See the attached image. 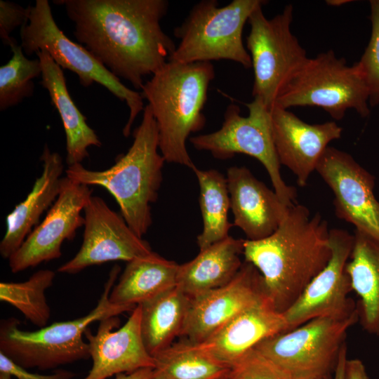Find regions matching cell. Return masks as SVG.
<instances>
[{
  "label": "cell",
  "mask_w": 379,
  "mask_h": 379,
  "mask_svg": "<svg viewBox=\"0 0 379 379\" xmlns=\"http://www.w3.org/2000/svg\"><path fill=\"white\" fill-rule=\"evenodd\" d=\"M331 376H324L320 375H308L294 377V379H328Z\"/></svg>",
  "instance_id": "obj_39"
},
{
  "label": "cell",
  "mask_w": 379,
  "mask_h": 379,
  "mask_svg": "<svg viewBox=\"0 0 379 379\" xmlns=\"http://www.w3.org/2000/svg\"><path fill=\"white\" fill-rule=\"evenodd\" d=\"M263 0H233L219 6L216 0L194 5L181 25L174 29L180 43L170 61L179 63L232 60L246 69L252 67L242 39L243 29L252 12Z\"/></svg>",
  "instance_id": "obj_6"
},
{
  "label": "cell",
  "mask_w": 379,
  "mask_h": 379,
  "mask_svg": "<svg viewBox=\"0 0 379 379\" xmlns=\"http://www.w3.org/2000/svg\"><path fill=\"white\" fill-rule=\"evenodd\" d=\"M316 171L333 193L336 216L379 243V201L373 192L374 176L350 154L329 146Z\"/></svg>",
  "instance_id": "obj_13"
},
{
  "label": "cell",
  "mask_w": 379,
  "mask_h": 379,
  "mask_svg": "<svg viewBox=\"0 0 379 379\" xmlns=\"http://www.w3.org/2000/svg\"><path fill=\"white\" fill-rule=\"evenodd\" d=\"M154 374V368H144L130 373H119L115 375V379H152Z\"/></svg>",
  "instance_id": "obj_37"
},
{
  "label": "cell",
  "mask_w": 379,
  "mask_h": 379,
  "mask_svg": "<svg viewBox=\"0 0 379 379\" xmlns=\"http://www.w3.org/2000/svg\"><path fill=\"white\" fill-rule=\"evenodd\" d=\"M159 150L157 122L147 105L142 121L133 132L132 145L113 166L92 171L77 164L67 167L65 176L80 184L107 190L119 204L126 223L142 237L152 223L151 204L157 199L163 179L166 161Z\"/></svg>",
  "instance_id": "obj_3"
},
{
  "label": "cell",
  "mask_w": 379,
  "mask_h": 379,
  "mask_svg": "<svg viewBox=\"0 0 379 379\" xmlns=\"http://www.w3.org/2000/svg\"><path fill=\"white\" fill-rule=\"evenodd\" d=\"M152 379H166L162 374L155 370V374Z\"/></svg>",
  "instance_id": "obj_40"
},
{
  "label": "cell",
  "mask_w": 379,
  "mask_h": 379,
  "mask_svg": "<svg viewBox=\"0 0 379 379\" xmlns=\"http://www.w3.org/2000/svg\"><path fill=\"white\" fill-rule=\"evenodd\" d=\"M84 212L81 246L71 260L58 267V272L74 274L92 265L115 260L129 262L152 252L149 244L101 197L92 195Z\"/></svg>",
  "instance_id": "obj_14"
},
{
  "label": "cell",
  "mask_w": 379,
  "mask_h": 379,
  "mask_svg": "<svg viewBox=\"0 0 379 379\" xmlns=\"http://www.w3.org/2000/svg\"><path fill=\"white\" fill-rule=\"evenodd\" d=\"M226 179L233 225L244 232L247 240H260L271 235L290 207L245 166L230 167Z\"/></svg>",
  "instance_id": "obj_19"
},
{
  "label": "cell",
  "mask_w": 379,
  "mask_h": 379,
  "mask_svg": "<svg viewBox=\"0 0 379 379\" xmlns=\"http://www.w3.org/2000/svg\"><path fill=\"white\" fill-rule=\"evenodd\" d=\"M345 379H369L365 366L360 359H347Z\"/></svg>",
  "instance_id": "obj_35"
},
{
  "label": "cell",
  "mask_w": 379,
  "mask_h": 379,
  "mask_svg": "<svg viewBox=\"0 0 379 379\" xmlns=\"http://www.w3.org/2000/svg\"><path fill=\"white\" fill-rule=\"evenodd\" d=\"M248 115L231 103L224 114L221 127L213 132L192 136L190 142L199 151H207L216 159H227L244 154L258 159L265 168L274 192L287 206L295 204L296 189L288 185L281 175L272 128L271 111L262 101L254 98L245 103Z\"/></svg>",
  "instance_id": "obj_9"
},
{
  "label": "cell",
  "mask_w": 379,
  "mask_h": 379,
  "mask_svg": "<svg viewBox=\"0 0 379 379\" xmlns=\"http://www.w3.org/2000/svg\"><path fill=\"white\" fill-rule=\"evenodd\" d=\"M20 35L26 55L45 50L62 69L77 74L84 87L95 82L125 102L129 116L123 134L129 136L136 117L145 108L142 94L126 87L83 45L69 39L55 22L48 1L36 0L29 6L28 20L20 27Z\"/></svg>",
  "instance_id": "obj_8"
},
{
  "label": "cell",
  "mask_w": 379,
  "mask_h": 379,
  "mask_svg": "<svg viewBox=\"0 0 379 379\" xmlns=\"http://www.w3.org/2000/svg\"><path fill=\"white\" fill-rule=\"evenodd\" d=\"M55 273L51 270H40L22 282L0 283V300L18 310L39 328L47 326L51 308L45 292L53 284Z\"/></svg>",
  "instance_id": "obj_29"
},
{
  "label": "cell",
  "mask_w": 379,
  "mask_h": 379,
  "mask_svg": "<svg viewBox=\"0 0 379 379\" xmlns=\"http://www.w3.org/2000/svg\"><path fill=\"white\" fill-rule=\"evenodd\" d=\"M226 379H294L255 348L231 366Z\"/></svg>",
  "instance_id": "obj_32"
},
{
  "label": "cell",
  "mask_w": 379,
  "mask_h": 379,
  "mask_svg": "<svg viewBox=\"0 0 379 379\" xmlns=\"http://www.w3.org/2000/svg\"><path fill=\"white\" fill-rule=\"evenodd\" d=\"M329 239L332 254L328 262L283 312L288 331L315 318H345L357 312V305L348 296L352 287L347 272L354 234L334 228L329 231Z\"/></svg>",
  "instance_id": "obj_12"
},
{
  "label": "cell",
  "mask_w": 379,
  "mask_h": 379,
  "mask_svg": "<svg viewBox=\"0 0 379 379\" xmlns=\"http://www.w3.org/2000/svg\"><path fill=\"white\" fill-rule=\"evenodd\" d=\"M287 331L283 313L264 302L244 311L206 340L192 345L230 368L262 340Z\"/></svg>",
  "instance_id": "obj_20"
},
{
  "label": "cell",
  "mask_w": 379,
  "mask_h": 379,
  "mask_svg": "<svg viewBox=\"0 0 379 379\" xmlns=\"http://www.w3.org/2000/svg\"><path fill=\"white\" fill-rule=\"evenodd\" d=\"M42 173L34 183L26 199L18 204L6 217V230L0 243V254L9 258L21 246L41 215L58 198L64 171L62 157L45 145L40 157Z\"/></svg>",
  "instance_id": "obj_21"
},
{
  "label": "cell",
  "mask_w": 379,
  "mask_h": 379,
  "mask_svg": "<svg viewBox=\"0 0 379 379\" xmlns=\"http://www.w3.org/2000/svg\"><path fill=\"white\" fill-rule=\"evenodd\" d=\"M192 170L199 186L203 230L197 239L201 251L229 237V231L233 226L228 220L230 199L226 177L218 171L202 170L196 166Z\"/></svg>",
  "instance_id": "obj_27"
},
{
  "label": "cell",
  "mask_w": 379,
  "mask_h": 379,
  "mask_svg": "<svg viewBox=\"0 0 379 379\" xmlns=\"http://www.w3.org/2000/svg\"><path fill=\"white\" fill-rule=\"evenodd\" d=\"M243 239L231 236L199 251L192 260L179 265L176 287L194 298L230 283L240 270Z\"/></svg>",
  "instance_id": "obj_23"
},
{
  "label": "cell",
  "mask_w": 379,
  "mask_h": 379,
  "mask_svg": "<svg viewBox=\"0 0 379 379\" xmlns=\"http://www.w3.org/2000/svg\"><path fill=\"white\" fill-rule=\"evenodd\" d=\"M155 370L166 379H218L230 368L184 340L154 357Z\"/></svg>",
  "instance_id": "obj_28"
},
{
  "label": "cell",
  "mask_w": 379,
  "mask_h": 379,
  "mask_svg": "<svg viewBox=\"0 0 379 379\" xmlns=\"http://www.w3.org/2000/svg\"><path fill=\"white\" fill-rule=\"evenodd\" d=\"M354 237L347 272L359 298V321L366 332L379 335V243L356 230Z\"/></svg>",
  "instance_id": "obj_25"
},
{
  "label": "cell",
  "mask_w": 379,
  "mask_h": 379,
  "mask_svg": "<svg viewBox=\"0 0 379 379\" xmlns=\"http://www.w3.org/2000/svg\"><path fill=\"white\" fill-rule=\"evenodd\" d=\"M271 120L280 164L293 173L299 186H305L328 144L341 137L343 128L335 121L307 124L276 105L271 109Z\"/></svg>",
  "instance_id": "obj_18"
},
{
  "label": "cell",
  "mask_w": 379,
  "mask_h": 379,
  "mask_svg": "<svg viewBox=\"0 0 379 379\" xmlns=\"http://www.w3.org/2000/svg\"><path fill=\"white\" fill-rule=\"evenodd\" d=\"M371 34L358 62L364 75L371 107L379 104V0L370 1Z\"/></svg>",
  "instance_id": "obj_31"
},
{
  "label": "cell",
  "mask_w": 379,
  "mask_h": 379,
  "mask_svg": "<svg viewBox=\"0 0 379 379\" xmlns=\"http://www.w3.org/2000/svg\"><path fill=\"white\" fill-rule=\"evenodd\" d=\"M74 34L115 77L142 88L143 79L168 61L176 46L163 30L167 0H57Z\"/></svg>",
  "instance_id": "obj_1"
},
{
  "label": "cell",
  "mask_w": 379,
  "mask_h": 379,
  "mask_svg": "<svg viewBox=\"0 0 379 379\" xmlns=\"http://www.w3.org/2000/svg\"><path fill=\"white\" fill-rule=\"evenodd\" d=\"M347 359V345L345 343L340 351L333 371V376L330 377L328 379H345V368Z\"/></svg>",
  "instance_id": "obj_36"
},
{
  "label": "cell",
  "mask_w": 379,
  "mask_h": 379,
  "mask_svg": "<svg viewBox=\"0 0 379 379\" xmlns=\"http://www.w3.org/2000/svg\"><path fill=\"white\" fill-rule=\"evenodd\" d=\"M226 375H225V376H223V377H222V378H218V379H226Z\"/></svg>",
  "instance_id": "obj_42"
},
{
  "label": "cell",
  "mask_w": 379,
  "mask_h": 379,
  "mask_svg": "<svg viewBox=\"0 0 379 379\" xmlns=\"http://www.w3.org/2000/svg\"><path fill=\"white\" fill-rule=\"evenodd\" d=\"M11 375L6 373H0V379H11Z\"/></svg>",
  "instance_id": "obj_41"
},
{
  "label": "cell",
  "mask_w": 379,
  "mask_h": 379,
  "mask_svg": "<svg viewBox=\"0 0 379 379\" xmlns=\"http://www.w3.org/2000/svg\"><path fill=\"white\" fill-rule=\"evenodd\" d=\"M352 1L349 0H327L326 3L329 6H340L341 5L352 2Z\"/></svg>",
  "instance_id": "obj_38"
},
{
  "label": "cell",
  "mask_w": 379,
  "mask_h": 379,
  "mask_svg": "<svg viewBox=\"0 0 379 379\" xmlns=\"http://www.w3.org/2000/svg\"><path fill=\"white\" fill-rule=\"evenodd\" d=\"M264 302H268L262 275L253 264L245 261L230 283L190 298L180 336L199 344L240 313Z\"/></svg>",
  "instance_id": "obj_16"
},
{
  "label": "cell",
  "mask_w": 379,
  "mask_h": 379,
  "mask_svg": "<svg viewBox=\"0 0 379 379\" xmlns=\"http://www.w3.org/2000/svg\"><path fill=\"white\" fill-rule=\"evenodd\" d=\"M140 307L138 305L119 329L117 317L100 321L95 334L84 332L93 364L84 379H107L119 373H130L144 368H155V359L147 351L140 332Z\"/></svg>",
  "instance_id": "obj_17"
},
{
  "label": "cell",
  "mask_w": 379,
  "mask_h": 379,
  "mask_svg": "<svg viewBox=\"0 0 379 379\" xmlns=\"http://www.w3.org/2000/svg\"><path fill=\"white\" fill-rule=\"evenodd\" d=\"M41 65V85L47 90L52 105L62 120L66 138V163L69 166L81 164L89 157V147H101L102 142L95 131L86 122V117L79 111L67 90L62 69L45 50L36 53Z\"/></svg>",
  "instance_id": "obj_22"
},
{
  "label": "cell",
  "mask_w": 379,
  "mask_h": 379,
  "mask_svg": "<svg viewBox=\"0 0 379 379\" xmlns=\"http://www.w3.org/2000/svg\"><path fill=\"white\" fill-rule=\"evenodd\" d=\"M327 221L295 204L278 228L260 240L245 239V261L260 272L270 305L283 313L325 267L331 254Z\"/></svg>",
  "instance_id": "obj_2"
},
{
  "label": "cell",
  "mask_w": 379,
  "mask_h": 379,
  "mask_svg": "<svg viewBox=\"0 0 379 379\" xmlns=\"http://www.w3.org/2000/svg\"><path fill=\"white\" fill-rule=\"evenodd\" d=\"M0 373H8L17 379H73L76 375L74 373L62 368L46 375L32 373L16 364L1 352H0Z\"/></svg>",
  "instance_id": "obj_34"
},
{
  "label": "cell",
  "mask_w": 379,
  "mask_h": 379,
  "mask_svg": "<svg viewBox=\"0 0 379 379\" xmlns=\"http://www.w3.org/2000/svg\"><path fill=\"white\" fill-rule=\"evenodd\" d=\"M89 186L62 177L58 198L41 223L29 234L21 246L8 259L13 273L60 258L65 240H72L84 225L81 211L92 196Z\"/></svg>",
  "instance_id": "obj_15"
},
{
  "label": "cell",
  "mask_w": 379,
  "mask_h": 379,
  "mask_svg": "<svg viewBox=\"0 0 379 379\" xmlns=\"http://www.w3.org/2000/svg\"><path fill=\"white\" fill-rule=\"evenodd\" d=\"M179 265L159 254L127 262L109 300L117 305L135 306L176 286Z\"/></svg>",
  "instance_id": "obj_24"
},
{
  "label": "cell",
  "mask_w": 379,
  "mask_h": 379,
  "mask_svg": "<svg viewBox=\"0 0 379 379\" xmlns=\"http://www.w3.org/2000/svg\"><path fill=\"white\" fill-rule=\"evenodd\" d=\"M190 298L176 286L140 304V332L143 344L153 357L180 336Z\"/></svg>",
  "instance_id": "obj_26"
},
{
  "label": "cell",
  "mask_w": 379,
  "mask_h": 379,
  "mask_svg": "<svg viewBox=\"0 0 379 379\" xmlns=\"http://www.w3.org/2000/svg\"><path fill=\"white\" fill-rule=\"evenodd\" d=\"M10 60L0 67V110L14 107L34 93V79L41 75L39 59H28L22 48L13 38L8 45Z\"/></svg>",
  "instance_id": "obj_30"
},
{
  "label": "cell",
  "mask_w": 379,
  "mask_h": 379,
  "mask_svg": "<svg viewBox=\"0 0 379 379\" xmlns=\"http://www.w3.org/2000/svg\"><path fill=\"white\" fill-rule=\"evenodd\" d=\"M358 312L345 318L318 317L267 338L254 348L293 377L330 376Z\"/></svg>",
  "instance_id": "obj_11"
},
{
  "label": "cell",
  "mask_w": 379,
  "mask_h": 379,
  "mask_svg": "<svg viewBox=\"0 0 379 379\" xmlns=\"http://www.w3.org/2000/svg\"><path fill=\"white\" fill-rule=\"evenodd\" d=\"M119 271L118 265L112 268L97 305L84 317L55 322L34 331L19 328L20 321L17 318L1 319L0 352L26 369L42 371L89 359V345L83 339L89 325L132 312L136 307L114 305L109 300Z\"/></svg>",
  "instance_id": "obj_5"
},
{
  "label": "cell",
  "mask_w": 379,
  "mask_h": 379,
  "mask_svg": "<svg viewBox=\"0 0 379 379\" xmlns=\"http://www.w3.org/2000/svg\"><path fill=\"white\" fill-rule=\"evenodd\" d=\"M29 13V6L24 8L11 1H0V37L4 44L9 45L13 39L11 34L27 22Z\"/></svg>",
  "instance_id": "obj_33"
},
{
  "label": "cell",
  "mask_w": 379,
  "mask_h": 379,
  "mask_svg": "<svg viewBox=\"0 0 379 379\" xmlns=\"http://www.w3.org/2000/svg\"><path fill=\"white\" fill-rule=\"evenodd\" d=\"M368 100V86L358 62L348 65L345 58H338L329 50L307 59L274 105L286 109L296 106L319 107L333 119L340 120L349 109L367 117Z\"/></svg>",
  "instance_id": "obj_7"
},
{
  "label": "cell",
  "mask_w": 379,
  "mask_h": 379,
  "mask_svg": "<svg viewBox=\"0 0 379 379\" xmlns=\"http://www.w3.org/2000/svg\"><path fill=\"white\" fill-rule=\"evenodd\" d=\"M215 78L211 62L179 63L168 60L145 82L141 94L156 120L159 147L166 162L192 168L186 147L190 135L206 124L202 112L208 89Z\"/></svg>",
  "instance_id": "obj_4"
},
{
  "label": "cell",
  "mask_w": 379,
  "mask_h": 379,
  "mask_svg": "<svg viewBox=\"0 0 379 379\" xmlns=\"http://www.w3.org/2000/svg\"><path fill=\"white\" fill-rule=\"evenodd\" d=\"M258 6L248 18L250 32L246 47L254 72L252 95L271 111L291 78L308 58L291 32L292 4L272 18Z\"/></svg>",
  "instance_id": "obj_10"
}]
</instances>
